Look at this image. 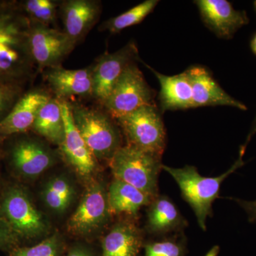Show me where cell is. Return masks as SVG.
<instances>
[{
	"mask_svg": "<svg viewBox=\"0 0 256 256\" xmlns=\"http://www.w3.org/2000/svg\"><path fill=\"white\" fill-rule=\"evenodd\" d=\"M30 28L18 1H0V84L26 85L38 73L30 50Z\"/></svg>",
	"mask_w": 256,
	"mask_h": 256,
	"instance_id": "6da1fadb",
	"label": "cell"
},
{
	"mask_svg": "<svg viewBox=\"0 0 256 256\" xmlns=\"http://www.w3.org/2000/svg\"><path fill=\"white\" fill-rule=\"evenodd\" d=\"M246 148H240L238 159L225 173L216 178L202 176L194 166L174 168L162 164V169L169 173L175 180L183 198L186 200L196 215L198 225L206 230L207 217L212 214V204L218 198L220 185L229 175L244 164L242 156Z\"/></svg>",
	"mask_w": 256,
	"mask_h": 256,
	"instance_id": "7a4b0ae2",
	"label": "cell"
},
{
	"mask_svg": "<svg viewBox=\"0 0 256 256\" xmlns=\"http://www.w3.org/2000/svg\"><path fill=\"white\" fill-rule=\"evenodd\" d=\"M68 102L74 124L96 159L110 162L122 146L118 124L102 108Z\"/></svg>",
	"mask_w": 256,
	"mask_h": 256,
	"instance_id": "3957f363",
	"label": "cell"
},
{
	"mask_svg": "<svg viewBox=\"0 0 256 256\" xmlns=\"http://www.w3.org/2000/svg\"><path fill=\"white\" fill-rule=\"evenodd\" d=\"M114 178L146 194L158 196V180L162 169L161 156L130 146H121L109 162Z\"/></svg>",
	"mask_w": 256,
	"mask_h": 256,
	"instance_id": "277c9868",
	"label": "cell"
},
{
	"mask_svg": "<svg viewBox=\"0 0 256 256\" xmlns=\"http://www.w3.org/2000/svg\"><path fill=\"white\" fill-rule=\"evenodd\" d=\"M127 138L128 146L161 156L166 132L161 111L154 104L139 108L114 120Z\"/></svg>",
	"mask_w": 256,
	"mask_h": 256,
	"instance_id": "5b68a950",
	"label": "cell"
},
{
	"mask_svg": "<svg viewBox=\"0 0 256 256\" xmlns=\"http://www.w3.org/2000/svg\"><path fill=\"white\" fill-rule=\"evenodd\" d=\"M0 214L18 238L35 239L48 234L50 225L22 188L10 186L2 196Z\"/></svg>",
	"mask_w": 256,
	"mask_h": 256,
	"instance_id": "8992f818",
	"label": "cell"
},
{
	"mask_svg": "<svg viewBox=\"0 0 256 256\" xmlns=\"http://www.w3.org/2000/svg\"><path fill=\"white\" fill-rule=\"evenodd\" d=\"M154 90L134 62L124 69L101 107L116 120L142 106L154 104Z\"/></svg>",
	"mask_w": 256,
	"mask_h": 256,
	"instance_id": "52a82bcc",
	"label": "cell"
},
{
	"mask_svg": "<svg viewBox=\"0 0 256 256\" xmlns=\"http://www.w3.org/2000/svg\"><path fill=\"white\" fill-rule=\"evenodd\" d=\"M9 144L6 156L10 165L23 178H36L52 168L56 162V154L46 142L37 138L24 136Z\"/></svg>",
	"mask_w": 256,
	"mask_h": 256,
	"instance_id": "ba28073f",
	"label": "cell"
},
{
	"mask_svg": "<svg viewBox=\"0 0 256 256\" xmlns=\"http://www.w3.org/2000/svg\"><path fill=\"white\" fill-rule=\"evenodd\" d=\"M108 191L102 183L94 182L88 186L78 207L67 223L68 232L86 236L98 232L110 216Z\"/></svg>",
	"mask_w": 256,
	"mask_h": 256,
	"instance_id": "9c48e42d",
	"label": "cell"
},
{
	"mask_svg": "<svg viewBox=\"0 0 256 256\" xmlns=\"http://www.w3.org/2000/svg\"><path fill=\"white\" fill-rule=\"evenodd\" d=\"M30 47L38 72H42L60 66L76 45L64 31L31 22Z\"/></svg>",
	"mask_w": 256,
	"mask_h": 256,
	"instance_id": "30bf717a",
	"label": "cell"
},
{
	"mask_svg": "<svg viewBox=\"0 0 256 256\" xmlns=\"http://www.w3.org/2000/svg\"><path fill=\"white\" fill-rule=\"evenodd\" d=\"M138 60V46L133 41L114 53L106 52L97 58L94 64L92 98L99 105L105 102L124 69Z\"/></svg>",
	"mask_w": 256,
	"mask_h": 256,
	"instance_id": "8fae6325",
	"label": "cell"
},
{
	"mask_svg": "<svg viewBox=\"0 0 256 256\" xmlns=\"http://www.w3.org/2000/svg\"><path fill=\"white\" fill-rule=\"evenodd\" d=\"M94 69V64L86 68L75 70L60 66L45 69L42 74L55 98L68 101L74 96L92 98Z\"/></svg>",
	"mask_w": 256,
	"mask_h": 256,
	"instance_id": "7c38bea8",
	"label": "cell"
},
{
	"mask_svg": "<svg viewBox=\"0 0 256 256\" xmlns=\"http://www.w3.org/2000/svg\"><path fill=\"white\" fill-rule=\"evenodd\" d=\"M194 4L206 28L218 38H232L239 28L249 22L246 12L234 9L226 0H196Z\"/></svg>",
	"mask_w": 256,
	"mask_h": 256,
	"instance_id": "4fadbf2b",
	"label": "cell"
},
{
	"mask_svg": "<svg viewBox=\"0 0 256 256\" xmlns=\"http://www.w3.org/2000/svg\"><path fill=\"white\" fill-rule=\"evenodd\" d=\"M52 97L50 90L41 88L25 92L9 114L0 122V138L4 139L32 130L38 111Z\"/></svg>",
	"mask_w": 256,
	"mask_h": 256,
	"instance_id": "5bb4252c",
	"label": "cell"
},
{
	"mask_svg": "<svg viewBox=\"0 0 256 256\" xmlns=\"http://www.w3.org/2000/svg\"><path fill=\"white\" fill-rule=\"evenodd\" d=\"M62 107L65 137L60 146L64 159L78 174L88 176L95 172L96 160L74 124L68 101L58 100Z\"/></svg>",
	"mask_w": 256,
	"mask_h": 256,
	"instance_id": "9a60e30c",
	"label": "cell"
},
{
	"mask_svg": "<svg viewBox=\"0 0 256 256\" xmlns=\"http://www.w3.org/2000/svg\"><path fill=\"white\" fill-rule=\"evenodd\" d=\"M60 12L64 32L76 46L98 21L102 4L98 0H64L60 1Z\"/></svg>",
	"mask_w": 256,
	"mask_h": 256,
	"instance_id": "2e32d148",
	"label": "cell"
},
{
	"mask_svg": "<svg viewBox=\"0 0 256 256\" xmlns=\"http://www.w3.org/2000/svg\"><path fill=\"white\" fill-rule=\"evenodd\" d=\"M192 90L194 108L229 106L246 110L245 104L234 98L216 82L205 67L193 66L185 70Z\"/></svg>",
	"mask_w": 256,
	"mask_h": 256,
	"instance_id": "e0dca14e",
	"label": "cell"
},
{
	"mask_svg": "<svg viewBox=\"0 0 256 256\" xmlns=\"http://www.w3.org/2000/svg\"><path fill=\"white\" fill-rule=\"evenodd\" d=\"M159 80L160 111L186 110L194 108L191 84L186 72L174 76H166L144 64Z\"/></svg>",
	"mask_w": 256,
	"mask_h": 256,
	"instance_id": "ac0fdd59",
	"label": "cell"
},
{
	"mask_svg": "<svg viewBox=\"0 0 256 256\" xmlns=\"http://www.w3.org/2000/svg\"><path fill=\"white\" fill-rule=\"evenodd\" d=\"M142 244L140 232L134 224L118 222L102 240V256H138Z\"/></svg>",
	"mask_w": 256,
	"mask_h": 256,
	"instance_id": "d6986e66",
	"label": "cell"
},
{
	"mask_svg": "<svg viewBox=\"0 0 256 256\" xmlns=\"http://www.w3.org/2000/svg\"><path fill=\"white\" fill-rule=\"evenodd\" d=\"M154 198L129 184L114 178L108 190V203L110 214L136 216L142 207Z\"/></svg>",
	"mask_w": 256,
	"mask_h": 256,
	"instance_id": "ffe728a7",
	"label": "cell"
},
{
	"mask_svg": "<svg viewBox=\"0 0 256 256\" xmlns=\"http://www.w3.org/2000/svg\"><path fill=\"white\" fill-rule=\"evenodd\" d=\"M32 130L48 142L60 146L65 137V128L60 101L52 97L38 111Z\"/></svg>",
	"mask_w": 256,
	"mask_h": 256,
	"instance_id": "44dd1931",
	"label": "cell"
},
{
	"mask_svg": "<svg viewBox=\"0 0 256 256\" xmlns=\"http://www.w3.org/2000/svg\"><path fill=\"white\" fill-rule=\"evenodd\" d=\"M178 208L168 197L158 196L152 201L148 212L146 228L152 234H164L183 224Z\"/></svg>",
	"mask_w": 256,
	"mask_h": 256,
	"instance_id": "7402d4cb",
	"label": "cell"
},
{
	"mask_svg": "<svg viewBox=\"0 0 256 256\" xmlns=\"http://www.w3.org/2000/svg\"><path fill=\"white\" fill-rule=\"evenodd\" d=\"M76 192L72 182L66 176L60 175L50 178L44 186L42 198L52 212L63 214L74 202Z\"/></svg>",
	"mask_w": 256,
	"mask_h": 256,
	"instance_id": "603a6c76",
	"label": "cell"
},
{
	"mask_svg": "<svg viewBox=\"0 0 256 256\" xmlns=\"http://www.w3.org/2000/svg\"><path fill=\"white\" fill-rule=\"evenodd\" d=\"M159 3L158 0H146L118 15L102 22L99 26L100 32H108L111 34L120 33L124 28L142 22Z\"/></svg>",
	"mask_w": 256,
	"mask_h": 256,
	"instance_id": "cb8c5ba5",
	"label": "cell"
},
{
	"mask_svg": "<svg viewBox=\"0 0 256 256\" xmlns=\"http://www.w3.org/2000/svg\"><path fill=\"white\" fill-rule=\"evenodd\" d=\"M18 3L23 12L32 23L50 26L56 20L60 1L25 0L18 1Z\"/></svg>",
	"mask_w": 256,
	"mask_h": 256,
	"instance_id": "d4e9b609",
	"label": "cell"
},
{
	"mask_svg": "<svg viewBox=\"0 0 256 256\" xmlns=\"http://www.w3.org/2000/svg\"><path fill=\"white\" fill-rule=\"evenodd\" d=\"M63 250L62 238L56 233L33 246L15 247L10 256H62Z\"/></svg>",
	"mask_w": 256,
	"mask_h": 256,
	"instance_id": "484cf974",
	"label": "cell"
},
{
	"mask_svg": "<svg viewBox=\"0 0 256 256\" xmlns=\"http://www.w3.org/2000/svg\"><path fill=\"white\" fill-rule=\"evenodd\" d=\"M26 85L0 84V122L12 110L15 104L26 92Z\"/></svg>",
	"mask_w": 256,
	"mask_h": 256,
	"instance_id": "4316f807",
	"label": "cell"
},
{
	"mask_svg": "<svg viewBox=\"0 0 256 256\" xmlns=\"http://www.w3.org/2000/svg\"><path fill=\"white\" fill-rule=\"evenodd\" d=\"M144 256H182L183 248L180 244L171 240L148 244L144 247Z\"/></svg>",
	"mask_w": 256,
	"mask_h": 256,
	"instance_id": "83f0119b",
	"label": "cell"
},
{
	"mask_svg": "<svg viewBox=\"0 0 256 256\" xmlns=\"http://www.w3.org/2000/svg\"><path fill=\"white\" fill-rule=\"evenodd\" d=\"M18 242V236L4 217L0 214V250L11 248L12 250Z\"/></svg>",
	"mask_w": 256,
	"mask_h": 256,
	"instance_id": "f1b7e54d",
	"label": "cell"
},
{
	"mask_svg": "<svg viewBox=\"0 0 256 256\" xmlns=\"http://www.w3.org/2000/svg\"><path fill=\"white\" fill-rule=\"evenodd\" d=\"M239 204L245 210L248 216L249 220L252 222L256 220V200L252 202L242 201L237 200Z\"/></svg>",
	"mask_w": 256,
	"mask_h": 256,
	"instance_id": "f546056e",
	"label": "cell"
},
{
	"mask_svg": "<svg viewBox=\"0 0 256 256\" xmlns=\"http://www.w3.org/2000/svg\"><path fill=\"white\" fill-rule=\"evenodd\" d=\"M65 256H94L90 249L84 246H75L70 248Z\"/></svg>",
	"mask_w": 256,
	"mask_h": 256,
	"instance_id": "4dcf8cb0",
	"label": "cell"
},
{
	"mask_svg": "<svg viewBox=\"0 0 256 256\" xmlns=\"http://www.w3.org/2000/svg\"><path fill=\"white\" fill-rule=\"evenodd\" d=\"M256 116L255 120H254V124H252V129H250V132H249L248 136L246 143V144H244V146H244V148H246L248 142L249 141H250V140L252 139V136H254V134H256Z\"/></svg>",
	"mask_w": 256,
	"mask_h": 256,
	"instance_id": "1f68e13d",
	"label": "cell"
},
{
	"mask_svg": "<svg viewBox=\"0 0 256 256\" xmlns=\"http://www.w3.org/2000/svg\"><path fill=\"white\" fill-rule=\"evenodd\" d=\"M220 252V247L218 246H215L207 252L206 256H217Z\"/></svg>",
	"mask_w": 256,
	"mask_h": 256,
	"instance_id": "d6a6232c",
	"label": "cell"
},
{
	"mask_svg": "<svg viewBox=\"0 0 256 256\" xmlns=\"http://www.w3.org/2000/svg\"><path fill=\"white\" fill-rule=\"evenodd\" d=\"M250 48H252V53L256 56V34L250 42Z\"/></svg>",
	"mask_w": 256,
	"mask_h": 256,
	"instance_id": "836d02e7",
	"label": "cell"
},
{
	"mask_svg": "<svg viewBox=\"0 0 256 256\" xmlns=\"http://www.w3.org/2000/svg\"><path fill=\"white\" fill-rule=\"evenodd\" d=\"M254 10H255L256 14V1L254 2Z\"/></svg>",
	"mask_w": 256,
	"mask_h": 256,
	"instance_id": "e575fe53",
	"label": "cell"
},
{
	"mask_svg": "<svg viewBox=\"0 0 256 256\" xmlns=\"http://www.w3.org/2000/svg\"><path fill=\"white\" fill-rule=\"evenodd\" d=\"M0 156H1V150H0Z\"/></svg>",
	"mask_w": 256,
	"mask_h": 256,
	"instance_id": "d590c367",
	"label": "cell"
}]
</instances>
